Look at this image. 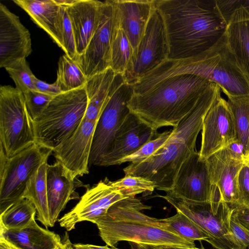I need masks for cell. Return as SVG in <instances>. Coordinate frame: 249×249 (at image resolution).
<instances>
[{
  "label": "cell",
  "mask_w": 249,
  "mask_h": 249,
  "mask_svg": "<svg viewBox=\"0 0 249 249\" xmlns=\"http://www.w3.org/2000/svg\"><path fill=\"white\" fill-rule=\"evenodd\" d=\"M133 85L116 73L108 99L95 127L89 164L100 166L111 149L120 126L130 113L127 103L133 94Z\"/></svg>",
  "instance_id": "ba28073f"
},
{
  "label": "cell",
  "mask_w": 249,
  "mask_h": 249,
  "mask_svg": "<svg viewBox=\"0 0 249 249\" xmlns=\"http://www.w3.org/2000/svg\"><path fill=\"white\" fill-rule=\"evenodd\" d=\"M0 249H21L3 237H0Z\"/></svg>",
  "instance_id": "b9f144b4"
},
{
  "label": "cell",
  "mask_w": 249,
  "mask_h": 249,
  "mask_svg": "<svg viewBox=\"0 0 249 249\" xmlns=\"http://www.w3.org/2000/svg\"><path fill=\"white\" fill-rule=\"evenodd\" d=\"M52 152L34 143L8 157L0 147V214L22 198L31 178Z\"/></svg>",
  "instance_id": "52a82bcc"
},
{
  "label": "cell",
  "mask_w": 249,
  "mask_h": 249,
  "mask_svg": "<svg viewBox=\"0 0 249 249\" xmlns=\"http://www.w3.org/2000/svg\"><path fill=\"white\" fill-rule=\"evenodd\" d=\"M159 134L130 112L119 128L110 150L100 166L117 165L121 159L131 154Z\"/></svg>",
  "instance_id": "d6986e66"
},
{
  "label": "cell",
  "mask_w": 249,
  "mask_h": 249,
  "mask_svg": "<svg viewBox=\"0 0 249 249\" xmlns=\"http://www.w3.org/2000/svg\"><path fill=\"white\" fill-rule=\"evenodd\" d=\"M232 214L238 222L249 231V209L242 208L235 209Z\"/></svg>",
  "instance_id": "60d3db41"
},
{
  "label": "cell",
  "mask_w": 249,
  "mask_h": 249,
  "mask_svg": "<svg viewBox=\"0 0 249 249\" xmlns=\"http://www.w3.org/2000/svg\"><path fill=\"white\" fill-rule=\"evenodd\" d=\"M58 161L48 165L46 182L51 227L54 226L60 213L75 196V190L81 185Z\"/></svg>",
  "instance_id": "44dd1931"
},
{
  "label": "cell",
  "mask_w": 249,
  "mask_h": 249,
  "mask_svg": "<svg viewBox=\"0 0 249 249\" xmlns=\"http://www.w3.org/2000/svg\"><path fill=\"white\" fill-rule=\"evenodd\" d=\"M180 212L198 226L208 236L206 241L216 249H247L236 239L230 228V218L234 210L221 201L218 212L215 214L210 204H194L169 195L160 196Z\"/></svg>",
  "instance_id": "30bf717a"
},
{
  "label": "cell",
  "mask_w": 249,
  "mask_h": 249,
  "mask_svg": "<svg viewBox=\"0 0 249 249\" xmlns=\"http://www.w3.org/2000/svg\"><path fill=\"white\" fill-rule=\"evenodd\" d=\"M35 143L23 94L11 86L0 87V147L11 157Z\"/></svg>",
  "instance_id": "8992f818"
},
{
  "label": "cell",
  "mask_w": 249,
  "mask_h": 249,
  "mask_svg": "<svg viewBox=\"0 0 249 249\" xmlns=\"http://www.w3.org/2000/svg\"><path fill=\"white\" fill-rule=\"evenodd\" d=\"M93 223L97 225L102 239L110 247L115 246L122 241L151 247H196L194 242L145 223L117 220L104 215L95 220Z\"/></svg>",
  "instance_id": "9c48e42d"
},
{
  "label": "cell",
  "mask_w": 249,
  "mask_h": 249,
  "mask_svg": "<svg viewBox=\"0 0 249 249\" xmlns=\"http://www.w3.org/2000/svg\"><path fill=\"white\" fill-rule=\"evenodd\" d=\"M36 210L28 199L22 198L0 214V227L6 230H19L35 219Z\"/></svg>",
  "instance_id": "f1b7e54d"
},
{
  "label": "cell",
  "mask_w": 249,
  "mask_h": 249,
  "mask_svg": "<svg viewBox=\"0 0 249 249\" xmlns=\"http://www.w3.org/2000/svg\"><path fill=\"white\" fill-rule=\"evenodd\" d=\"M168 47L163 22L156 9L139 45L135 57L124 75L126 83L134 85L167 59Z\"/></svg>",
  "instance_id": "8fae6325"
},
{
  "label": "cell",
  "mask_w": 249,
  "mask_h": 249,
  "mask_svg": "<svg viewBox=\"0 0 249 249\" xmlns=\"http://www.w3.org/2000/svg\"><path fill=\"white\" fill-rule=\"evenodd\" d=\"M112 2L116 20L132 45L134 58L156 9L155 0H112Z\"/></svg>",
  "instance_id": "ffe728a7"
},
{
  "label": "cell",
  "mask_w": 249,
  "mask_h": 249,
  "mask_svg": "<svg viewBox=\"0 0 249 249\" xmlns=\"http://www.w3.org/2000/svg\"><path fill=\"white\" fill-rule=\"evenodd\" d=\"M171 131H165L160 133L159 136L140 147L131 154L121 159L117 165L125 162L138 163L143 161L151 156L167 141Z\"/></svg>",
  "instance_id": "d590c367"
},
{
  "label": "cell",
  "mask_w": 249,
  "mask_h": 249,
  "mask_svg": "<svg viewBox=\"0 0 249 249\" xmlns=\"http://www.w3.org/2000/svg\"><path fill=\"white\" fill-rule=\"evenodd\" d=\"M220 95V88L211 83L193 109L173 127L164 143L146 160L124 168L125 175L147 178L155 183L157 190H171L182 164L196 150L205 115Z\"/></svg>",
  "instance_id": "7a4b0ae2"
},
{
  "label": "cell",
  "mask_w": 249,
  "mask_h": 249,
  "mask_svg": "<svg viewBox=\"0 0 249 249\" xmlns=\"http://www.w3.org/2000/svg\"><path fill=\"white\" fill-rule=\"evenodd\" d=\"M232 214L230 218L231 231L240 244L246 249H249V231L238 222Z\"/></svg>",
  "instance_id": "f35d334b"
},
{
  "label": "cell",
  "mask_w": 249,
  "mask_h": 249,
  "mask_svg": "<svg viewBox=\"0 0 249 249\" xmlns=\"http://www.w3.org/2000/svg\"><path fill=\"white\" fill-rule=\"evenodd\" d=\"M158 227L191 242L206 241L208 236L192 220L180 212L164 219H160Z\"/></svg>",
  "instance_id": "f546056e"
},
{
  "label": "cell",
  "mask_w": 249,
  "mask_h": 249,
  "mask_svg": "<svg viewBox=\"0 0 249 249\" xmlns=\"http://www.w3.org/2000/svg\"><path fill=\"white\" fill-rule=\"evenodd\" d=\"M72 246L74 249H91L88 246L87 244H75Z\"/></svg>",
  "instance_id": "7dc6e473"
},
{
  "label": "cell",
  "mask_w": 249,
  "mask_h": 249,
  "mask_svg": "<svg viewBox=\"0 0 249 249\" xmlns=\"http://www.w3.org/2000/svg\"><path fill=\"white\" fill-rule=\"evenodd\" d=\"M58 32L61 49L65 54L72 59L77 56L75 42L67 7L60 6L58 18Z\"/></svg>",
  "instance_id": "e575fe53"
},
{
  "label": "cell",
  "mask_w": 249,
  "mask_h": 249,
  "mask_svg": "<svg viewBox=\"0 0 249 249\" xmlns=\"http://www.w3.org/2000/svg\"><path fill=\"white\" fill-rule=\"evenodd\" d=\"M48 165L47 161L45 162L33 174L22 196L34 204L36 210V219L46 228L51 227L46 182Z\"/></svg>",
  "instance_id": "4316f807"
},
{
  "label": "cell",
  "mask_w": 249,
  "mask_h": 249,
  "mask_svg": "<svg viewBox=\"0 0 249 249\" xmlns=\"http://www.w3.org/2000/svg\"><path fill=\"white\" fill-rule=\"evenodd\" d=\"M23 94L27 111L33 121L41 115L53 97L32 90Z\"/></svg>",
  "instance_id": "8d00e7d4"
},
{
  "label": "cell",
  "mask_w": 249,
  "mask_h": 249,
  "mask_svg": "<svg viewBox=\"0 0 249 249\" xmlns=\"http://www.w3.org/2000/svg\"><path fill=\"white\" fill-rule=\"evenodd\" d=\"M114 23L112 0L103 1L97 27L83 53L74 59L87 79L110 68Z\"/></svg>",
  "instance_id": "7c38bea8"
},
{
  "label": "cell",
  "mask_w": 249,
  "mask_h": 249,
  "mask_svg": "<svg viewBox=\"0 0 249 249\" xmlns=\"http://www.w3.org/2000/svg\"><path fill=\"white\" fill-rule=\"evenodd\" d=\"M13 2L23 9L61 48L58 32L60 6L54 0H14Z\"/></svg>",
  "instance_id": "d4e9b609"
},
{
  "label": "cell",
  "mask_w": 249,
  "mask_h": 249,
  "mask_svg": "<svg viewBox=\"0 0 249 249\" xmlns=\"http://www.w3.org/2000/svg\"><path fill=\"white\" fill-rule=\"evenodd\" d=\"M97 122L84 118L76 130L53 152L74 178L89 173V160Z\"/></svg>",
  "instance_id": "e0dca14e"
},
{
  "label": "cell",
  "mask_w": 249,
  "mask_h": 249,
  "mask_svg": "<svg viewBox=\"0 0 249 249\" xmlns=\"http://www.w3.org/2000/svg\"><path fill=\"white\" fill-rule=\"evenodd\" d=\"M191 74L216 84L228 98L249 95V81L227 43L225 34L212 47L196 55L182 59H165L147 73L144 81L152 87L162 80Z\"/></svg>",
  "instance_id": "277c9868"
},
{
  "label": "cell",
  "mask_w": 249,
  "mask_h": 249,
  "mask_svg": "<svg viewBox=\"0 0 249 249\" xmlns=\"http://www.w3.org/2000/svg\"><path fill=\"white\" fill-rule=\"evenodd\" d=\"M210 83L191 74L170 77L142 93L133 94L127 107L131 113L154 130L174 127L193 109Z\"/></svg>",
  "instance_id": "3957f363"
},
{
  "label": "cell",
  "mask_w": 249,
  "mask_h": 249,
  "mask_svg": "<svg viewBox=\"0 0 249 249\" xmlns=\"http://www.w3.org/2000/svg\"><path fill=\"white\" fill-rule=\"evenodd\" d=\"M114 17L110 68L116 73H120L124 75L133 59L134 53L126 34L117 22L115 14Z\"/></svg>",
  "instance_id": "83f0119b"
},
{
  "label": "cell",
  "mask_w": 249,
  "mask_h": 249,
  "mask_svg": "<svg viewBox=\"0 0 249 249\" xmlns=\"http://www.w3.org/2000/svg\"><path fill=\"white\" fill-rule=\"evenodd\" d=\"M53 249H68L65 242L62 240Z\"/></svg>",
  "instance_id": "c3c4849f"
},
{
  "label": "cell",
  "mask_w": 249,
  "mask_h": 249,
  "mask_svg": "<svg viewBox=\"0 0 249 249\" xmlns=\"http://www.w3.org/2000/svg\"><path fill=\"white\" fill-rule=\"evenodd\" d=\"M34 82L36 90L38 92L52 97L55 96L63 92L56 81L52 84H49L38 79L35 76Z\"/></svg>",
  "instance_id": "ab89813d"
},
{
  "label": "cell",
  "mask_w": 249,
  "mask_h": 249,
  "mask_svg": "<svg viewBox=\"0 0 249 249\" xmlns=\"http://www.w3.org/2000/svg\"><path fill=\"white\" fill-rule=\"evenodd\" d=\"M5 69L14 81L16 88L23 93L31 90L36 91L34 82L35 76L26 58L18 59Z\"/></svg>",
  "instance_id": "836d02e7"
},
{
  "label": "cell",
  "mask_w": 249,
  "mask_h": 249,
  "mask_svg": "<svg viewBox=\"0 0 249 249\" xmlns=\"http://www.w3.org/2000/svg\"><path fill=\"white\" fill-rule=\"evenodd\" d=\"M116 73L108 68L87 79L88 105L84 118L97 122L109 96Z\"/></svg>",
  "instance_id": "484cf974"
},
{
  "label": "cell",
  "mask_w": 249,
  "mask_h": 249,
  "mask_svg": "<svg viewBox=\"0 0 249 249\" xmlns=\"http://www.w3.org/2000/svg\"><path fill=\"white\" fill-rule=\"evenodd\" d=\"M212 185L206 160L194 151L180 166L172 188L166 194L188 203L210 204Z\"/></svg>",
  "instance_id": "5bb4252c"
},
{
  "label": "cell",
  "mask_w": 249,
  "mask_h": 249,
  "mask_svg": "<svg viewBox=\"0 0 249 249\" xmlns=\"http://www.w3.org/2000/svg\"><path fill=\"white\" fill-rule=\"evenodd\" d=\"M244 164L249 167V152L245 158Z\"/></svg>",
  "instance_id": "f907efd6"
},
{
  "label": "cell",
  "mask_w": 249,
  "mask_h": 249,
  "mask_svg": "<svg viewBox=\"0 0 249 249\" xmlns=\"http://www.w3.org/2000/svg\"><path fill=\"white\" fill-rule=\"evenodd\" d=\"M55 81L64 92L85 87L87 78L75 60L64 54L58 62Z\"/></svg>",
  "instance_id": "1f68e13d"
},
{
  "label": "cell",
  "mask_w": 249,
  "mask_h": 249,
  "mask_svg": "<svg viewBox=\"0 0 249 249\" xmlns=\"http://www.w3.org/2000/svg\"><path fill=\"white\" fill-rule=\"evenodd\" d=\"M155 4L164 24L167 59L200 54L225 34L227 24L216 0H155Z\"/></svg>",
  "instance_id": "6da1fadb"
},
{
  "label": "cell",
  "mask_w": 249,
  "mask_h": 249,
  "mask_svg": "<svg viewBox=\"0 0 249 249\" xmlns=\"http://www.w3.org/2000/svg\"><path fill=\"white\" fill-rule=\"evenodd\" d=\"M59 6H69L74 3L77 0H54Z\"/></svg>",
  "instance_id": "ee69618b"
},
{
  "label": "cell",
  "mask_w": 249,
  "mask_h": 249,
  "mask_svg": "<svg viewBox=\"0 0 249 249\" xmlns=\"http://www.w3.org/2000/svg\"><path fill=\"white\" fill-rule=\"evenodd\" d=\"M128 242L129 245H130L131 249H151L152 248L151 246L148 245L137 243L132 242ZM110 249H120L116 248L115 246L111 247H110Z\"/></svg>",
  "instance_id": "7bdbcfd3"
},
{
  "label": "cell",
  "mask_w": 249,
  "mask_h": 249,
  "mask_svg": "<svg viewBox=\"0 0 249 249\" xmlns=\"http://www.w3.org/2000/svg\"><path fill=\"white\" fill-rule=\"evenodd\" d=\"M88 105L85 86L54 96L33 121L35 143L52 151L76 130Z\"/></svg>",
  "instance_id": "5b68a950"
},
{
  "label": "cell",
  "mask_w": 249,
  "mask_h": 249,
  "mask_svg": "<svg viewBox=\"0 0 249 249\" xmlns=\"http://www.w3.org/2000/svg\"><path fill=\"white\" fill-rule=\"evenodd\" d=\"M0 237L21 249H53L61 241L58 234L39 226L35 219L19 230L9 231L0 227Z\"/></svg>",
  "instance_id": "cb8c5ba5"
},
{
  "label": "cell",
  "mask_w": 249,
  "mask_h": 249,
  "mask_svg": "<svg viewBox=\"0 0 249 249\" xmlns=\"http://www.w3.org/2000/svg\"><path fill=\"white\" fill-rule=\"evenodd\" d=\"M102 4L103 1L97 0H77L67 7L73 31L77 56L83 53L97 27Z\"/></svg>",
  "instance_id": "7402d4cb"
},
{
  "label": "cell",
  "mask_w": 249,
  "mask_h": 249,
  "mask_svg": "<svg viewBox=\"0 0 249 249\" xmlns=\"http://www.w3.org/2000/svg\"><path fill=\"white\" fill-rule=\"evenodd\" d=\"M237 140L243 147L245 158L249 152V95L228 98Z\"/></svg>",
  "instance_id": "4dcf8cb0"
},
{
  "label": "cell",
  "mask_w": 249,
  "mask_h": 249,
  "mask_svg": "<svg viewBox=\"0 0 249 249\" xmlns=\"http://www.w3.org/2000/svg\"><path fill=\"white\" fill-rule=\"evenodd\" d=\"M238 190L242 207L249 209V167L245 164L238 176Z\"/></svg>",
  "instance_id": "74e56055"
},
{
  "label": "cell",
  "mask_w": 249,
  "mask_h": 249,
  "mask_svg": "<svg viewBox=\"0 0 249 249\" xmlns=\"http://www.w3.org/2000/svg\"><path fill=\"white\" fill-rule=\"evenodd\" d=\"M225 36L229 48L249 81V13L243 7L231 15Z\"/></svg>",
  "instance_id": "603a6c76"
},
{
  "label": "cell",
  "mask_w": 249,
  "mask_h": 249,
  "mask_svg": "<svg viewBox=\"0 0 249 249\" xmlns=\"http://www.w3.org/2000/svg\"><path fill=\"white\" fill-rule=\"evenodd\" d=\"M163 249H199L196 247L195 248H185L181 247H175V246H160Z\"/></svg>",
  "instance_id": "bcb514c9"
},
{
  "label": "cell",
  "mask_w": 249,
  "mask_h": 249,
  "mask_svg": "<svg viewBox=\"0 0 249 249\" xmlns=\"http://www.w3.org/2000/svg\"><path fill=\"white\" fill-rule=\"evenodd\" d=\"M127 198L111 187L107 179L100 180L88 188L78 203L58 219L59 225L71 231L75 228L78 223L85 221L93 223L105 215L114 204Z\"/></svg>",
  "instance_id": "9a60e30c"
},
{
  "label": "cell",
  "mask_w": 249,
  "mask_h": 249,
  "mask_svg": "<svg viewBox=\"0 0 249 249\" xmlns=\"http://www.w3.org/2000/svg\"><path fill=\"white\" fill-rule=\"evenodd\" d=\"M205 160L212 188L217 190L220 201L233 210L242 208L238 190V176L244 165V159L227 147Z\"/></svg>",
  "instance_id": "2e32d148"
},
{
  "label": "cell",
  "mask_w": 249,
  "mask_h": 249,
  "mask_svg": "<svg viewBox=\"0 0 249 249\" xmlns=\"http://www.w3.org/2000/svg\"><path fill=\"white\" fill-rule=\"evenodd\" d=\"M109 183L114 189L128 198L134 197L140 194H143V196L150 195L156 189L155 183L149 179L130 175H125L115 181L109 180Z\"/></svg>",
  "instance_id": "d6a6232c"
},
{
  "label": "cell",
  "mask_w": 249,
  "mask_h": 249,
  "mask_svg": "<svg viewBox=\"0 0 249 249\" xmlns=\"http://www.w3.org/2000/svg\"><path fill=\"white\" fill-rule=\"evenodd\" d=\"M242 6L249 13V0H242Z\"/></svg>",
  "instance_id": "681fc988"
},
{
  "label": "cell",
  "mask_w": 249,
  "mask_h": 249,
  "mask_svg": "<svg viewBox=\"0 0 249 249\" xmlns=\"http://www.w3.org/2000/svg\"><path fill=\"white\" fill-rule=\"evenodd\" d=\"M237 140L232 112L227 101L217 98L205 115L201 130L200 159L205 160Z\"/></svg>",
  "instance_id": "4fadbf2b"
},
{
  "label": "cell",
  "mask_w": 249,
  "mask_h": 249,
  "mask_svg": "<svg viewBox=\"0 0 249 249\" xmlns=\"http://www.w3.org/2000/svg\"><path fill=\"white\" fill-rule=\"evenodd\" d=\"M63 240L65 242L68 249H74L73 244L71 243L67 232L65 233Z\"/></svg>",
  "instance_id": "f6af8a7d"
},
{
  "label": "cell",
  "mask_w": 249,
  "mask_h": 249,
  "mask_svg": "<svg viewBox=\"0 0 249 249\" xmlns=\"http://www.w3.org/2000/svg\"><path fill=\"white\" fill-rule=\"evenodd\" d=\"M32 51L28 30L18 16L0 3V67L5 68L18 59L26 58Z\"/></svg>",
  "instance_id": "ac0fdd59"
},
{
  "label": "cell",
  "mask_w": 249,
  "mask_h": 249,
  "mask_svg": "<svg viewBox=\"0 0 249 249\" xmlns=\"http://www.w3.org/2000/svg\"><path fill=\"white\" fill-rule=\"evenodd\" d=\"M153 249H163L160 246V247H152Z\"/></svg>",
  "instance_id": "816d5d0a"
}]
</instances>
